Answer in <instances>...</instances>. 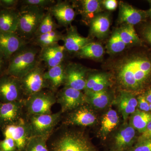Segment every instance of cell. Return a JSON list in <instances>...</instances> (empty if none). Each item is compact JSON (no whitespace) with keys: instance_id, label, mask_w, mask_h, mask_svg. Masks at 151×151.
I'll return each instance as SVG.
<instances>
[{"instance_id":"1","label":"cell","mask_w":151,"mask_h":151,"mask_svg":"<svg viewBox=\"0 0 151 151\" xmlns=\"http://www.w3.org/2000/svg\"><path fill=\"white\" fill-rule=\"evenodd\" d=\"M117 79L130 91L143 89L151 79V59L144 55H132L117 65Z\"/></svg>"},{"instance_id":"2","label":"cell","mask_w":151,"mask_h":151,"mask_svg":"<svg viewBox=\"0 0 151 151\" xmlns=\"http://www.w3.org/2000/svg\"><path fill=\"white\" fill-rule=\"evenodd\" d=\"M50 151H97L82 132H62L48 142Z\"/></svg>"},{"instance_id":"3","label":"cell","mask_w":151,"mask_h":151,"mask_svg":"<svg viewBox=\"0 0 151 151\" xmlns=\"http://www.w3.org/2000/svg\"><path fill=\"white\" fill-rule=\"evenodd\" d=\"M38 53L36 47L25 45L11 57L7 74L20 79L39 65Z\"/></svg>"},{"instance_id":"4","label":"cell","mask_w":151,"mask_h":151,"mask_svg":"<svg viewBox=\"0 0 151 151\" xmlns=\"http://www.w3.org/2000/svg\"><path fill=\"white\" fill-rule=\"evenodd\" d=\"M17 34L25 40L34 37L40 22L45 15L44 9L33 6L24 5L19 12Z\"/></svg>"},{"instance_id":"5","label":"cell","mask_w":151,"mask_h":151,"mask_svg":"<svg viewBox=\"0 0 151 151\" xmlns=\"http://www.w3.org/2000/svg\"><path fill=\"white\" fill-rule=\"evenodd\" d=\"M61 111L51 114L26 116L32 137H44L50 138L53 130L62 118Z\"/></svg>"},{"instance_id":"6","label":"cell","mask_w":151,"mask_h":151,"mask_svg":"<svg viewBox=\"0 0 151 151\" xmlns=\"http://www.w3.org/2000/svg\"><path fill=\"white\" fill-rule=\"evenodd\" d=\"M55 103L56 95L50 90H43L24 99L26 116L51 114L52 108Z\"/></svg>"},{"instance_id":"7","label":"cell","mask_w":151,"mask_h":151,"mask_svg":"<svg viewBox=\"0 0 151 151\" xmlns=\"http://www.w3.org/2000/svg\"><path fill=\"white\" fill-rule=\"evenodd\" d=\"M45 72L39 64L20 79L24 97L27 98L44 89L49 88L44 76Z\"/></svg>"},{"instance_id":"8","label":"cell","mask_w":151,"mask_h":151,"mask_svg":"<svg viewBox=\"0 0 151 151\" xmlns=\"http://www.w3.org/2000/svg\"><path fill=\"white\" fill-rule=\"evenodd\" d=\"M24 99L19 78L9 74L0 77V102L9 103Z\"/></svg>"},{"instance_id":"9","label":"cell","mask_w":151,"mask_h":151,"mask_svg":"<svg viewBox=\"0 0 151 151\" xmlns=\"http://www.w3.org/2000/svg\"><path fill=\"white\" fill-rule=\"evenodd\" d=\"M56 97V103L60 105L62 113L73 111L86 103L84 93L67 86L60 90Z\"/></svg>"},{"instance_id":"10","label":"cell","mask_w":151,"mask_h":151,"mask_svg":"<svg viewBox=\"0 0 151 151\" xmlns=\"http://www.w3.org/2000/svg\"><path fill=\"white\" fill-rule=\"evenodd\" d=\"M5 137L12 138L17 146V151H24L31 138L30 132L26 118H22L14 124L2 129Z\"/></svg>"},{"instance_id":"11","label":"cell","mask_w":151,"mask_h":151,"mask_svg":"<svg viewBox=\"0 0 151 151\" xmlns=\"http://www.w3.org/2000/svg\"><path fill=\"white\" fill-rule=\"evenodd\" d=\"M24 100L9 103L0 102V128L16 123L23 118Z\"/></svg>"},{"instance_id":"12","label":"cell","mask_w":151,"mask_h":151,"mask_svg":"<svg viewBox=\"0 0 151 151\" xmlns=\"http://www.w3.org/2000/svg\"><path fill=\"white\" fill-rule=\"evenodd\" d=\"M64 86L82 91L84 90L86 81V70L82 65L71 63L65 66Z\"/></svg>"},{"instance_id":"13","label":"cell","mask_w":151,"mask_h":151,"mask_svg":"<svg viewBox=\"0 0 151 151\" xmlns=\"http://www.w3.org/2000/svg\"><path fill=\"white\" fill-rule=\"evenodd\" d=\"M96 119L91 108L84 105L70 111L63 123L66 125L88 127L94 124Z\"/></svg>"},{"instance_id":"14","label":"cell","mask_w":151,"mask_h":151,"mask_svg":"<svg viewBox=\"0 0 151 151\" xmlns=\"http://www.w3.org/2000/svg\"><path fill=\"white\" fill-rule=\"evenodd\" d=\"M27 45V41L17 33L0 32V51L5 59L10 58L17 52Z\"/></svg>"},{"instance_id":"15","label":"cell","mask_w":151,"mask_h":151,"mask_svg":"<svg viewBox=\"0 0 151 151\" xmlns=\"http://www.w3.org/2000/svg\"><path fill=\"white\" fill-rule=\"evenodd\" d=\"M66 51L63 45L58 43L41 48L39 54V59L43 61L49 68L55 67L63 63Z\"/></svg>"},{"instance_id":"16","label":"cell","mask_w":151,"mask_h":151,"mask_svg":"<svg viewBox=\"0 0 151 151\" xmlns=\"http://www.w3.org/2000/svg\"><path fill=\"white\" fill-rule=\"evenodd\" d=\"M48 12L56 19L59 26L66 27L71 23L75 17L73 7L66 2L58 1L48 9Z\"/></svg>"},{"instance_id":"17","label":"cell","mask_w":151,"mask_h":151,"mask_svg":"<svg viewBox=\"0 0 151 151\" xmlns=\"http://www.w3.org/2000/svg\"><path fill=\"white\" fill-rule=\"evenodd\" d=\"M63 40L65 50L69 53H76L90 42L87 37L81 36L74 27L71 26L63 37Z\"/></svg>"},{"instance_id":"18","label":"cell","mask_w":151,"mask_h":151,"mask_svg":"<svg viewBox=\"0 0 151 151\" xmlns=\"http://www.w3.org/2000/svg\"><path fill=\"white\" fill-rule=\"evenodd\" d=\"M136 130L130 124L124 126L115 137V149L117 151H127L134 145L136 140Z\"/></svg>"},{"instance_id":"19","label":"cell","mask_w":151,"mask_h":151,"mask_svg":"<svg viewBox=\"0 0 151 151\" xmlns=\"http://www.w3.org/2000/svg\"><path fill=\"white\" fill-rule=\"evenodd\" d=\"M146 15V12L137 9L129 4L120 3L119 22L121 23L134 26L142 21Z\"/></svg>"},{"instance_id":"20","label":"cell","mask_w":151,"mask_h":151,"mask_svg":"<svg viewBox=\"0 0 151 151\" xmlns=\"http://www.w3.org/2000/svg\"><path fill=\"white\" fill-rule=\"evenodd\" d=\"M117 104L119 111L122 113L124 121H126L136 110L138 106V101L134 95L129 91H122L120 93Z\"/></svg>"},{"instance_id":"21","label":"cell","mask_w":151,"mask_h":151,"mask_svg":"<svg viewBox=\"0 0 151 151\" xmlns=\"http://www.w3.org/2000/svg\"><path fill=\"white\" fill-rule=\"evenodd\" d=\"M65 66L63 63L55 67L49 68L44 74L45 79L48 83L50 90L53 92L65 84Z\"/></svg>"},{"instance_id":"22","label":"cell","mask_w":151,"mask_h":151,"mask_svg":"<svg viewBox=\"0 0 151 151\" xmlns=\"http://www.w3.org/2000/svg\"><path fill=\"white\" fill-rule=\"evenodd\" d=\"M19 19L17 11L9 9L0 11V32L16 33Z\"/></svg>"},{"instance_id":"23","label":"cell","mask_w":151,"mask_h":151,"mask_svg":"<svg viewBox=\"0 0 151 151\" xmlns=\"http://www.w3.org/2000/svg\"><path fill=\"white\" fill-rule=\"evenodd\" d=\"M110 27V20L108 15H98L91 21L90 33L98 38L107 35Z\"/></svg>"},{"instance_id":"24","label":"cell","mask_w":151,"mask_h":151,"mask_svg":"<svg viewBox=\"0 0 151 151\" xmlns=\"http://www.w3.org/2000/svg\"><path fill=\"white\" fill-rule=\"evenodd\" d=\"M84 93L86 103L96 109H103L110 102V96L105 90L97 92L85 91Z\"/></svg>"},{"instance_id":"25","label":"cell","mask_w":151,"mask_h":151,"mask_svg":"<svg viewBox=\"0 0 151 151\" xmlns=\"http://www.w3.org/2000/svg\"><path fill=\"white\" fill-rule=\"evenodd\" d=\"M119 123V117L115 110L110 109L104 116L101 121L100 134L105 139L111 132L117 127Z\"/></svg>"},{"instance_id":"26","label":"cell","mask_w":151,"mask_h":151,"mask_svg":"<svg viewBox=\"0 0 151 151\" xmlns=\"http://www.w3.org/2000/svg\"><path fill=\"white\" fill-rule=\"evenodd\" d=\"M151 120V113L137 109L130 118V124L135 130L142 134Z\"/></svg>"},{"instance_id":"27","label":"cell","mask_w":151,"mask_h":151,"mask_svg":"<svg viewBox=\"0 0 151 151\" xmlns=\"http://www.w3.org/2000/svg\"><path fill=\"white\" fill-rule=\"evenodd\" d=\"M81 5V13L83 19L91 20L95 17L94 15L102 11L101 4L97 0H82L80 1Z\"/></svg>"},{"instance_id":"28","label":"cell","mask_w":151,"mask_h":151,"mask_svg":"<svg viewBox=\"0 0 151 151\" xmlns=\"http://www.w3.org/2000/svg\"><path fill=\"white\" fill-rule=\"evenodd\" d=\"M64 35L57 30L35 37V42L41 48L47 47L58 43L63 39Z\"/></svg>"},{"instance_id":"29","label":"cell","mask_w":151,"mask_h":151,"mask_svg":"<svg viewBox=\"0 0 151 151\" xmlns=\"http://www.w3.org/2000/svg\"><path fill=\"white\" fill-rule=\"evenodd\" d=\"M104 50L100 44L90 42L79 50L76 54L81 58L99 59L103 56Z\"/></svg>"},{"instance_id":"30","label":"cell","mask_w":151,"mask_h":151,"mask_svg":"<svg viewBox=\"0 0 151 151\" xmlns=\"http://www.w3.org/2000/svg\"><path fill=\"white\" fill-rule=\"evenodd\" d=\"M120 38L126 45L136 44L140 42L134 26L124 24L118 30Z\"/></svg>"},{"instance_id":"31","label":"cell","mask_w":151,"mask_h":151,"mask_svg":"<svg viewBox=\"0 0 151 151\" xmlns=\"http://www.w3.org/2000/svg\"><path fill=\"white\" fill-rule=\"evenodd\" d=\"M59 27V25L55 22L53 17L47 12V13H45V15L40 22L34 38L42 35L57 30L58 28Z\"/></svg>"},{"instance_id":"32","label":"cell","mask_w":151,"mask_h":151,"mask_svg":"<svg viewBox=\"0 0 151 151\" xmlns=\"http://www.w3.org/2000/svg\"><path fill=\"white\" fill-rule=\"evenodd\" d=\"M49 138L34 137L30 139L24 151H50L47 142Z\"/></svg>"},{"instance_id":"33","label":"cell","mask_w":151,"mask_h":151,"mask_svg":"<svg viewBox=\"0 0 151 151\" xmlns=\"http://www.w3.org/2000/svg\"><path fill=\"white\" fill-rule=\"evenodd\" d=\"M126 46L127 45L120 38L118 31L114 32L108 42V49L110 52L113 54L122 52Z\"/></svg>"},{"instance_id":"34","label":"cell","mask_w":151,"mask_h":151,"mask_svg":"<svg viewBox=\"0 0 151 151\" xmlns=\"http://www.w3.org/2000/svg\"><path fill=\"white\" fill-rule=\"evenodd\" d=\"M107 74L104 73H97L91 74L86 78V86L84 91H91L101 80L106 77Z\"/></svg>"},{"instance_id":"35","label":"cell","mask_w":151,"mask_h":151,"mask_svg":"<svg viewBox=\"0 0 151 151\" xmlns=\"http://www.w3.org/2000/svg\"><path fill=\"white\" fill-rule=\"evenodd\" d=\"M22 2L24 5L33 6L39 8L48 9L56 2L53 0H24Z\"/></svg>"},{"instance_id":"36","label":"cell","mask_w":151,"mask_h":151,"mask_svg":"<svg viewBox=\"0 0 151 151\" xmlns=\"http://www.w3.org/2000/svg\"><path fill=\"white\" fill-rule=\"evenodd\" d=\"M127 151H151V139L137 140V143Z\"/></svg>"},{"instance_id":"37","label":"cell","mask_w":151,"mask_h":151,"mask_svg":"<svg viewBox=\"0 0 151 151\" xmlns=\"http://www.w3.org/2000/svg\"><path fill=\"white\" fill-rule=\"evenodd\" d=\"M0 148L2 151H17V146L12 138L5 137L0 141Z\"/></svg>"},{"instance_id":"38","label":"cell","mask_w":151,"mask_h":151,"mask_svg":"<svg viewBox=\"0 0 151 151\" xmlns=\"http://www.w3.org/2000/svg\"><path fill=\"white\" fill-rule=\"evenodd\" d=\"M139 110L144 112L150 113V104L146 100L144 95H140L137 98Z\"/></svg>"},{"instance_id":"39","label":"cell","mask_w":151,"mask_h":151,"mask_svg":"<svg viewBox=\"0 0 151 151\" xmlns=\"http://www.w3.org/2000/svg\"><path fill=\"white\" fill-rule=\"evenodd\" d=\"M109 84H110V81L108 79V76H107L106 77L101 80L100 82H98L95 86H94L91 91L97 92L105 90L106 88L109 86Z\"/></svg>"},{"instance_id":"40","label":"cell","mask_w":151,"mask_h":151,"mask_svg":"<svg viewBox=\"0 0 151 151\" xmlns=\"http://www.w3.org/2000/svg\"><path fill=\"white\" fill-rule=\"evenodd\" d=\"M103 5L106 9L114 11L117 8L118 3L116 0H106L102 2Z\"/></svg>"},{"instance_id":"41","label":"cell","mask_w":151,"mask_h":151,"mask_svg":"<svg viewBox=\"0 0 151 151\" xmlns=\"http://www.w3.org/2000/svg\"><path fill=\"white\" fill-rule=\"evenodd\" d=\"M151 139V120L147 125L145 132L138 138L137 140Z\"/></svg>"},{"instance_id":"42","label":"cell","mask_w":151,"mask_h":151,"mask_svg":"<svg viewBox=\"0 0 151 151\" xmlns=\"http://www.w3.org/2000/svg\"><path fill=\"white\" fill-rule=\"evenodd\" d=\"M143 35L147 41L151 45V24L148 25L144 28Z\"/></svg>"},{"instance_id":"43","label":"cell","mask_w":151,"mask_h":151,"mask_svg":"<svg viewBox=\"0 0 151 151\" xmlns=\"http://www.w3.org/2000/svg\"><path fill=\"white\" fill-rule=\"evenodd\" d=\"M18 1L17 0H1L3 7L9 9H11L16 5Z\"/></svg>"},{"instance_id":"44","label":"cell","mask_w":151,"mask_h":151,"mask_svg":"<svg viewBox=\"0 0 151 151\" xmlns=\"http://www.w3.org/2000/svg\"><path fill=\"white\" fill-rule=\"evenodd\" d=\"M144 95L145 97L146 100L150 104L151 103V88L148 90Z\"/></svg>"},{"instance_id":"45","label":"cell","mask_w":151,"mask_h":151,"mask_svg":"<svg viewBox=\"0 0 151 151\" xmlns=\"http://www.w3.org/2000/svg\"><path fill=\"white\" fill-rule=\"evenodd\" d=\"M4 56L0 51V72L2 68L3 64H4Z\"/></svg>"},{"instance_id":"46","label":"cell","mask_w":151,"mask_h":151,"mask_svg":"<svg viewBox=\"0 0 151 151\" xmlns=\"http://www.w3.org/2000/svg\"><path fill=\"white\" fill-rule=\"evenodd\" d=\"M147 15L149 16L151 18V7L149 9L147 12H146Z\"/></svg>"},{"instance_id":"47","label":"cell","mask_w":151,"mask_h":151,"mask_svg":"<svg viewBox=\"0 0 151 151\" xmlns=\"http://www.w3.org/2000/svg\"><path fill=\"white\" fill-rule=\"evenodd\" d=\"M3 7L2 4L1 2V0H0V7Z\"/></svg>"},{"instance_id":"48","label":"cell","mask_w":151,"mask_h":151,"mask_svg":"<svg viewBox=\"0 0 151 151\" xmlns=\"http://www.w3.org/2000/svg\"><path fill=\"white\" fill-rule=\"evenodd\" d=\"M150 112H151V103L150 104Z\"/></svg>"},{"instance_id":"49","label":"cell","mask_w":151,"mask_h":151,"mask_svg":"<svg viewBox=\"0 0 151 151\" xmlns=\"http://www.w3.org/2000/svg\"><path fill=\"white\" fill-rule=\"evenodd\" d=\"M109 151H117L116 150H111Z\"/></svg>"},{"instance_id":"50","label":"cell","mask_w":151,"mask_h":151,"mask_svg":"<svg viewBox=\"0 0 151 151\" xmlns=\"http://www.w3.org/2000/svg\"><path fill=\"white\" fill-rule=\"evenodd\" d=\"M0 151H1V148H0Z\"/></svg>"}]
</instances>
